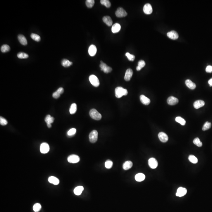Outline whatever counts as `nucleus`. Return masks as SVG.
<instances>
[{
	"mask_svg": "<svg viewBox=\"0 0 212 212\" xmlns=\"http://www.w3.org/2000/svg\"><path fill=\"white\" fill-rule=\"evenodd\" d=\"M115 95L116 97L119 98L123 95H126L128 94V91L126 89H124L122 87H117L115 90Z\"/></svg>",
	"mask_w": 212,
	"mask_h": 212,
	"instance_id": "f257e3e1",
	"label": "nucleus"
},
{
	"mask_svg": "<svg viewBox=\"0 0 212 212\" xmlns=\"http://www.w3.org/2000/svg\"><path fill=\"white\" fill-rule=\"evenodd\" d=\"M89 114L91 118L96 120H100L102 119V116L95 109H92L90 110Z\"/></svg>",
	"mask_w": 212,
	"mask_h": 212,
	"instance_id": "f03ea898",
	"label": "nucleus"
},
{
	"mask_svg": "<svg viewBox=\"0 0 212 212\" xmlns=\"http://www.w3.org/2000/svg\"><path fill=\"white\" fill-rule=\"evenodd\" d=\"M89 140L92 143H94L97 141L98 133L96 130H92L89 135Z\"/></svg>",
	"mask_w": 212,
	"mask_h": 212,
	"instance_id": "7ed1b4c3",
	"label": "nucleus"
},
{
	"mask_svg": "<svg viewBox=\"0 0 212 212\" xmlns=\"http://www.w3.org/2000/svg\"><path fill=\"white\" fill-rule=\"evenodd\" d=\"M89 81L91 84L95 87H98L100 85V83L98 78L94 75H92L89 78Z\"/></svg>",
	"mask_w": 212,
	"mask_h": 212,
	"instance_id": "20e7f679",
	"label": "nucleus"
},
{
	"mask_svg": "<svg viewBox=\"0 0 212 212\" xmlns=\"http://www.w3.org/2000/svg\"><path fill=\"white\" fill-rule=\"evenodd\" d=\"M100 67L101 71H102L104 72L106 74H108L110 72L112 71V68L106 64L105 63L103 62L102 61H101V64H100Z\"/></svg>",
	"mask_w": 212,
	"mask_h": 212,
	"instance_id": "39448f33",
	"label": "nucleus"
},
{
	"mask_svg": "<svg viewBox=\"0 0 212 212\" xmlns=\"http://www.w3.org/2000/svg\"><path fill=\"white\" fill-rule=\"evenodd\" d=\"M115 14L116 17L119 18L126 17L127 15V13L126 11L121 7L117 9Z\"/></svg>",
	"mask_w": 212,
	"mask_h": 212,
	"instance_id": "423d86ee",
	"label": "nucleus"
},
{
	"mask_svg": "<svg viewBox=\"0 0 212 212\" xmlns=\"http://www.w3.org/2000/svg\"><path fill=\"white\" fill-rule=\"evenodd\" d=\"M67 160L70 163L76 164L79 162L80 161V157L78 155L72 154L68 156Z\"/></svg>",
	"mask_w": 212,
	"mask_h": 212,
	"instance_id": "0eeeda50",
	"label": "nucleus"
},
{
	"mask_svg": "<svg viewBox=\"0 0 212 212\" xmlns=\"http://www.w3.org/2000/svg\"><path fill=\"white\" fill-rule=\"evenodd\" d=\"M50 150V147L47 143H42L40 146V151L42 154H46Z\"/></svg>",
	"mask_w": 212,
	"mask_h": 212,
	"instance_id": "6e6552de",
	"label": "nucleus"
},
{
	"mask_svg": "<svg viewBox=\"0 0 212 212\" xmlns=\"http://www.w3.org/2000/svg\"><path fill=\"white\" fill-rule=\"evenodd\" d=\"M148 164L149 167L152 169H156L157 167L158 166V162L157 161L155 158L153 157L149 159L148 161Z\"/></svg>",
	"mask_w": 212,
	"mask_h": 212,
	"instance_id": "1a4fd4ad",
	"label": "nucleus"
},
{
	"mask_svg": "<svg viewBox=\"0 0 212 212\" xmlns=\"http://www.w3.org/2000/svg\"><path fill=\"white\" fill-rule=\"evenodd\" d=\"M143 11L146 14L149 15L152 14L153 10L151 4L149 3L145 4L143 8Z\"/></svg>",
	"mask_w": 212,
	"mask_h": 212,
	"instance_id": "9d476101",
	"label": "nucleus"
},
{
	"mask_svg": "<svg viewBox=\"0 0 212 212\" xmlns=\"http://www.w3.org/2000/svg\"><path fill=\"white\" fill-rule=\"evenodd\" d=\"M187 192V190L185 188L182 187H179L177 190L176 196L178 197L183 196L186 194Z\"/></svg>",
	"mask_w": 212,
	"mask_h": 212,
	"instance_id": "9b49d317",
	"label": "nucleus"
},
{
	"mask_svg": "<svg viewBox=\"0 0 212 212\" xmlns=\"http://www.w3.org/2000/svg\"><path fill=\"white\" fill-rule=\"evenodd\" d=\"M158 138L159 140L163 143H165L169 140L167 135L164 132H160L158 134Z\"/></svg>",
	"mask_w": 212,
	"mask_h": 212,
	"instance_id": "f8f14e48",
	"label": "nucleus"
},
{
	"mask_svg": "<svg viewBox=\"0 0 212 212\" xmlns=\"http://www.w3.org/2000/svg\"><path fill=\"white\" fill-rule=\"evenodd\" d=\"M178 99L174 96H171L168 98L167 102L169 105H174L177 104L178 102Z\"/></svg>",
	"mask_w": 212,
	"mask_h": 212,
	"instance_id": "ddd939ff",
	"label": "nucleus"
},
{
	"mask_svg": "<svg viewBox=\"0 0 212 212\" xmlns=\"http://www.w3.org/2000/svg\"><path fill=\"white\" fill-rule=\"evenodd\" d=\"M167 35L168 37L173 40L177 39L179 37L178 33L174 30L168 32Z\"/></svg>",
	"mask_w": 212,
	"mask_h": 212,
	"instance_id": "4468645a",
	"label": "nucleus"
},
{
	"mask_svg": "<svg viewBox=\"0 0 212 212\" xmlns=\"http://www.w3.org/2000/svg\"><path fill=\"white\" fill-rule=\"evenodd\" d=\"M133 71L130 68L128 69L126 71L124 77V79L125 81H129L133 76Z\"/></svg>",
	"mask_w": 212,
	"mask_h": 212,
	"instance_id": "2eb2a0df",
	"label": "nucleus"
},
{
	"mask_svg": "<svg viewBox=\"0 0 212 212\" xmlns=\"http://www.w3.org/2000/svg\"><path fill=\"white\" fill-rule=\"evenodd\" d=\"M97 51V48L94 45H91L88 48V53L91 56H94L96 54Z\"/></svg>",
	"mask_w": 212,
	"mask_h": 212,
	"instance_id": "dca6fc26",
	"label": "nucleus"
},
{
	"mask_svg": "<svg viewBox=\"0 0 212 212\" xmlns=\"http://www.w3.org/2000/svg\"><path fill=\"white\" fill-rule=\"evenodd\" d=\"M204 105H205V102L204 101L201 100L196 101L194 103V107L196 109L204 107Z\"/></svg>",
	"mask_w": 212,
	"mask_h": 212,
	"instance_id": "f3484780",
	"label": "nucleus"
},
{
	"mask_svg": "<svg viewBox=\"0 0 212 212\" xmlns=\"http://www.w3.org/2000/svg\"><path fill=\"white\" fill-rule=\"evenodd\" d=\"M140 99L142 103L144 104V105H149V104L150 102V100L148 97H146V96L142 95L141 96H140Z\"/></svg>",
	"mask_w": 212,
	"mask_h": 212,
	"instance_id": "a211bd4d",
	"label": "nucleus"
},
{
	"mask_svg": "<svg viewBox=\"0 0 212 212\" xmlns=\"http://www.w3.org/2000/svg\"><path fill=\"white\" fill-rule=\"evenodd\" d=\"M48 180L50 183L54 184V185H57L59 183V180L56 177L53 176L49 177L48 179Z\"/></svg>",
	"mask_w": 212,
	"mask_h": 212,
	"instance_id": "6ab92c4d",
	"label": "nucleus"
},
{
	"mask_svg": "<svg viewBox=\"0 0 212 212\" xmlns=\"http://www.w3.org/2000/svg\"><path fill=\"white\" fill-rule=\"evenodd\" d=\"M102 20L104 23L109 26H112L113 22L110 17L108 16H106L102 18Z\"/></svg>",
	"mask_w": 212,
	"mask_h": 212,
	"instance_id": "aec40b11",
	"label": "nucleus"
},
{
	"mask_svg": "<svg viewBox=\"0 0 212 212\" xmlns=\"http://www.w3.org/2000/svg\"><path fill=\"white\" fill-rule=\"evenodd\" d=\"M18 39L20 43L23 45H26L28 44L27 39L26 37L22 35H19L18 36Z\"/></svg>",
	"mask_w": 212,
	"mask_h": 212,
	"instance_id": "412c9836",
	"label": "nucleus"
},
{
	"mask_svg": "<svg viewBox=\"0 0 212 212\" xmlns=\"http://www.w3.org/2000/svg\"><path fill=\"white\" fill-rule=\"evenodd\" d=\"M185 84L187 87L191 90H194L196 88V85L190 80L187 79L186 80Z\"/></svg>",
	"mask_w": 212,
	"mask_h": 212,
	"instance_id": "4be33fe9",
	"label": "nucleus"
},
{
	"mask_svg": "<svg viewBox=\"0 0 212 212\" xmlns=\"http://www.w3.org/2000/svg\"><path fill=\"white\" fill-rule=\"evenodd\" d=\"M133 163L131 161H127L124 163L123 165V168L125 170H128L131 169L133 167Z\"/></svg>",
	"mask_w": 212,
	"mask_h": 212,
	"instance_id": "5701e85b",
	"label": "nucleus"
},
{
	"mask_svg": "<svg viewBox=\"0 0 212 212\" xmlns=\"http://www.w3.org/2000/svg\"><path fill=\"white\" fill-rule=\"evenodd\" d=\"M121 26L118 23H115L112 26V31L113 33H117L121 30Z\"/></svg>",
	"mask_w": 212,
	"mask_h": 212,
	"instance_id": "b1692460",
	"label": "nucleus"
},
{
	"mask_svg": "<svg viewBox=\"0 0 212 212\" xmlns=\"http://www.w3.org/2000/svg\"><path fill=\"white\" fill-rule=\"evenodd\" d=\"M135 178L136 181H138V182H141V181L145 180V176L143 173H140L137 174L135 176Z\"/></svg>",
	"mask_w": 212,
	"mask_h": 212,
	"instance_id": "393cba45",
	"label": "nucleus"
},
{
	"mask_svg": "<svg viewBox=\"0 0 212 212\" xmlns=\"http://www.w3.org/2000/svg\"><path fill=\"white\" fill-rule=\"evenodd\" d=\"M84 190V187L83 186H78L76 187L74 189V192L76 195L79 196L82 193L83 190Z\"/></svg>",
	"mask_w": 212,
	"mask_h": 212,
	"instance_id": "a878e982",
	"label": "nucleus"
},
{
	"mask_svg": "<svg viewBox=\"0 0 212 212\" xmlns=\"http://www.w3.org/2000/svg\"><path fill=\"white\" fill-rule=\"evenodd\" d=\"M61 64L64 67H68L72 64V62L66 59H64L61 62Z\"/></svg>",
	"mask_w": 212,
	"mask_h": 212,
	"instance_id": "bb28decb",
	"label": "nucleus"
},
{
	"mask_svg": "<svg viewBox=\"0 0 212 212\" xmlns=\"http://www.w3.org/2000/svg\"><path fill=\"white\" fill-rule=\"evenodd\" d=\"M54 117H52L50 115H48L45 118V121L46 122L47 124H52L54 122Z\"/></svg>",
	"mask_w": 212,
	"mask_h": 212,
	"instance_id": "cd10ccee",
	"label": "nucleus"
},
{
	"mask_svg": "<svg viewBox=\"0 0 212 212\" xmlns=\"http://www.w3.org/2000/svg\"><path fill=\"white\" fill-rule=\"evenodd\" d=\"M145 65V63L143 60H140L138 63V66H137L136 70L137 71H140L142 68L144 67Z\"/></svg>",
	"mask_w": 212,
	"mask_h": 212,
	"instance_id": "c85d7f7f",
	"label": "nucleus"
},
{
	"mask_svg": "<svg viewBox=\"0 0 212 212\" xmlns=\"http://www.w3.org/2000/svg\"><path fill=\"white\" fill-rule=\"evenodd\" d=\"M77 109V105L76 103H73L71 105L70 109V113L71 114H74L76 113Z\"/></svg>",
	"mask_w": 212,
	"mask_h": 212,
	"instance_id": "c756f323",
	"label": "nucleus"
},
{
	"mask_svg": "<svg viewBox=\"0 0 212 212\" xmlns=\"http://www.w3.org/2000/svg\"><path fill=\"white\" fill-rule=\"evenodd\" d=\"M188 160L192 164H196L198 162V159L195 156L190 155L188 156Z\"/></svg>",
	"mask_w": 212,
	"mask_h": 212,
	"instance_id": "7c9ffc66",
	"label": "nucleus"
},
{
	"mask_svg": "<svg viewBox=\"0 0 212 212\" xmlns=\"http://www.w3.org/2000/svg\"><path fill=\"white\" fill-rule=\"evenodd\" d=\"M175 120L176 122L178 123H180L181 125H185L186 123V121L183 118L181 117H177L175 119Z\"/></svg>",
	"mask_w": 212,
	"mask_h": 212,
	"instance_id": "2f4dec72",
	"label": "nucleus"
},
{
	"mask_svg": "<svg viewBox=\"0 0 212 212\" xmlns=\"http://www.w3.org/2000/svg\"><path fill=\"white\" fill-rule=\"evenodd\" d=\"M17 56L19 59H26L28 58L29 57L28 54L22 52L18 53Z\"/></svg>",
	"mask_w": 212,
	"mask_h": 212,
	"instance_id": "473e14b6",
	"label": "nucleus"
},
{
	"mask_svg": "<svg viewBox=\"0 0 212 212\" xmlns=\"http://www.w3.org/2000/svg\"><path fill=\"white\" fill-rule=\"evenodd\" d=\"M95 1L94 0H87L86 1V6L88 8H92L94 6Z\"/></svg>",
	"mask_w": 212,
	"mask_h": 212,
	"instance_id": "72a5a7b5",
	"label": "nucleus"
},
{
	"mask_svg": "<svg viewBox=\"0 0 212 212\" xmlns=\"http://www.w3.org/2000/svg\"><path fill=\"white\" fill-rule=\"evenodd\" d=\"M101 4L102 5L105 6L107 8H110L111 6V3L109 0H101L100 1Z\"/></svg>",
	"mask_w": 212,
	"mask_h": 212,
	"instance_id": "f704fd0d",
	"label": "nucleus"
},
{
	"mask_svg": "<svg viewBox=\"0 0 212 212\" xmlns=\"http://www.w3.org/2000/svg\"><path fill=\"white\" fill-rule=\"evenodd\" d=\"M194 144L198 147H201L202 146V143L198 138H196L193 140Z\"/></svg>",
	"mask_w": 212,
	"mask_h": 212,
	"instance_id": "c9c22d12",
	"label": "nucleus"
},
{
	"mask_svg": "<svg viewBox=\"0 0 212 212\" xmlns=\"http://www.w3.org/2000/svg\"><path fill=\"white\" fill-rule=\"evenodd\" d=\"M0 50H1V52L3 53H5L6 52L9 51V50H10V47L8 45H3L1 47Z\"/></svg>",
	"mask_w": 212,
	"mask_h": 212,
	"instance_id": "e433bc0d",
	"label": "nucleus"
},
{
	"mask_svg": "<svg viewBox=\"0 0 212 212\" xmlns=\"http://www.w3.org/2000/svg\"><path fill=\"white\" fill-rule=\"evenodd\" d=\"M211 127V123L207 121L204 124L202 128V130L203 131H205L210 129Z\"/></svg>",
	"mask_w": 212,
	"mask_h": 212,
	"instance_id": "4c0bfd02",
	"label": "nucleus"
},
{
	"mask_svg": "<svg viewBox=\"0 0 212 212\" xmlns=\"http://www.w3.org/2000/svg\"><path fill=\"white\" fill-rule=\"evenodd\" d=\"M31 37L32 39L35 40L37 42H39L40 40V37L39 35L35 33H31Z\"/></svg>",
	"mask_w": 212,
	"mask_h": 212,
	"instance_id": "58836bf2",
	"label": "nucleus"
},
{
	"mask_svg": "<svg viewBox=\"0 0 212 212\" xmlns=\"http://www.w3.org/2000/svg\"><path fill=\"white\" fill-rule=\"evenodd\" d=\"M41 208V206L40 204L36 203L33 206V210L35 212H37L39 211Z\"/></svg>",
	"mask_w": 212,
	"mask_h": 212,
	"instance_id": "ea45409f",
	"label": "nucleus"
},
{
	"mask_svg": "<svg viewBox=\"0 0 212 212\" xmlns=\"http://www.w3.org/2000/svg\"><path fill=\"white\" fill-rule=\"evenodd\" d=\"M113 165V162L110 160H107L105 163V167L108 169L112 168Z\"/></svg>",
	"mask_w": 212,
	"mask_h": 212,
	"instance_id": "a19ab883",
	"label": "nucleus"
},
{
	"mask_svg": "<svg viewBox=\"0 0 212 212\" xmlns=\"http://www.w3.org/2000/svg\"><path fill=\"white\" fill-rule=\"evenodd\" d=\"M125 55L127 57L128 59L130 61H133L134 60L135 57L134 55L130 54L129 53L127 52L125 54Z\"/></svg>",
	"mask_w": 212,
	"mask_h": 212,
	"instance_id": "79ce46f5",
	"label": "nucleus"
},
{
	"mask_svg": "<svg viewBox=\"0 0 212 212\" xmlns=\"http://www.w3.org/2000/svg\"><path fill=\"white\" fill-rule=\"evenodd\" d=\"M76 128H71L68 132L67 135L69 136H74L76 133Z\"/></svg>",
	"mask_w": 212,
	"mask_h": 212,
	"instance_id": "37998d69",
	"label": "nucleus"
},
{
	"mask_svg": "<svg viewBox=\"0 0 212 212\" xmlns=\"http://www.w3.org/2000/svg\"><path fill=\"white\" fill-rule=\"evenodd\" d=\"M0 124L3 126H5L7 125L8 121L5 118L0 116Z\"/></svg>",
	"mask_w": 212,
	"mask_h": 212,
	"instance_id": "c03bdc74",
	"label": "nucleus"
},
{
	"mask_svg": "<svg viewBox=\"0 0 212 212\" xmlns=\"http://www.w3.org/2000/svg\"><path fill=\"white\" fill-rule=\"evenodd\" d=\"M60 95L61 94H59L56 91L53 94L52 96H53V97H54V98L57 99L60 97Z\"/></svg>",
	"mask_w": 212,
	"mask_h": 212,
	"instance_id": "a18cd8bd",
	"label": "nucleus"
},
{
	"mask_svg": "<svg viewBox=\"0 0 212 212\" xmlns=\"http://www.w3.org/2000/svg\"><path fill=\"white\" fill-rule=\"evenodd\" d=\"M206 71L207 73L212 72V66L209 65L206 68Z\"/></svg>",
	"mask_w": 212,
	"mask_h": 212,
	"instance_id": "49530a36",
	"label": "nucleus"
},
{
	"mask_svg": "<svg viewBox=\"0 0 212 212\" xmlns=\"http://www.w3.org/2000/svg\"><path fill=\"white\" fill-rule=\"evenodd\" d=\"M64 91V90L63 88H62V87H60L59 88H58L56 91L59 94H61L63 93Z\"/></svg>",
	"mask_w": 212,
	"mask_h": 212,
	"instance_id": "de8ad7c7",
	"label": "nucleus"
},
{
	"mask_svg": "<svg viewBox=\"0 0 212 212\" xmlns=\"http://www.w3.org/2000/svg\"><path fill=\"white\" fill-rule=\"evenodd\" d=\"M208 83L210 85V86H212V78L208 81Z\"/></svg>",
	"mask_w": 212,
	"mask_h": 212,
	"instance_id": "09e8293b",
	"label": "nucleus"
},
{
	"mask_svg": "<svg viewBox=\"0 0 212 212\" xmlns=\"http://www.w3.org/2000/svg\"><path fill=\"white\" fill-rule=\"evenodd\" d=\"M47 126L48 128H51L52 127V125L51 124H47Z\"/></svg>",
	"mask_w": 212,
	"mask_h": 212,
	"instance_id": "8fccbe9b",
	"label": "nucleus"
}]
</instances>
